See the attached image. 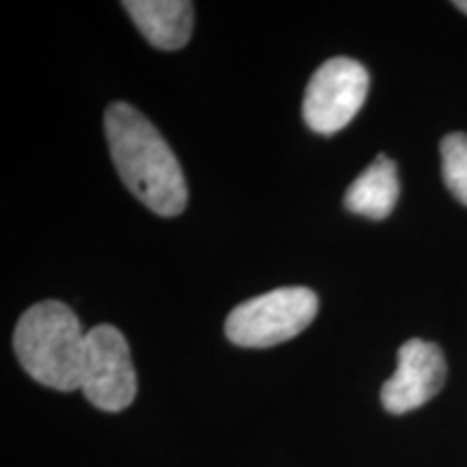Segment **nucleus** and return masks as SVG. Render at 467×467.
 <instances>
[{
	"mask_svg": "<svg viewBox=\"0 0 467 467\" xmlns=\"http://www.w3.org/2000/svg\"><path fill=\"white\" fill-rule=\"evenodd\" d=\"M109 151L126 189L161 217L184 213L189 192L182 167L156 126L126 102H115L104 115Z\"/></svg>",
	"mask_w": 467,
	"mask_h": 467,
	"instance_id": "nucleus-1",
	"label": "nucleus"
},
{
	"mask_svg": "<svg viewBox=\"0 0 467 467\" xmlns=\"http://www.w3.org/2000/svg\"><path fill=\"white\" fill-rule=\"evenodd\" d=\"M87 334L61 301H42L17 320L14 350L26 375L58 392L80 389Z\"/></svg>",
	"mask_w": 467,
	"mask_h": 467,
	"instance_id": "nucleus-2",
	"label": "nucleus"
},
{
	"mask_svg": "<svg viewBox=\"0 0 467 467\" xmlns=\"http://www.w3.org/2000/svg\"><path fill=\"white\" fill-rule=\"evenodd\" d=\"M317 314L314 290L303 285L277 288L234 307L225 320V336L236 347L268 348L299 336Z\"/></svg>",
	"mask_w": 467,
	"mask_h": 467,
	"instance_id": "nucleus-3",
	"label": "nucleus"
},
{
	"mask_svg": "<svg viewBox=\"0 0 467 467\" xmlns=\"http://www.w3.org/2000/svg\"><path fill=\"white\" fill-rule=\"evenodd\" d=\"M80 392L96 409L117 413L137 396V372L124 334L113 325L87 331Z\"/></svg>",
	"mask_w": 467,
	"mask_h": 467,
	"instance_id": "nucleus-4",
	"label": "nucleus"
},
{
	"mask_svg": "<svg viewBox=\"0 0 467 467\" xmlns=\"http://www.w3.org/2000/svg\"><path fill=\"white\" fill-rule=\"evenodd\" d=\"M370 76L359 61L334 57L309 78L303 98V119L318 134H336L347 128L364 107Z\"/></svg>",
	"mask_w": 467,
	"mask_h": 467,
	"instance_id": "nucleus-5",
	"label": "nucleus"
},
{
	"mask_svg": "<svg viewBox=\"0 0 467 467\" xmlns=\"http://www.w3.org/2000/svg\"><path fill=\"white\" fill-rule=\"evenodd\" d=\"M446 383V359L441 348L433 342H405L399 350L396 372L381 388V402L394 416L413 411L440 394Z\"/></svg>",
	"mask_w": 467,
	"mask_h": 467,
	"instance_id": "nucleus-6",
	"label": "nucleus"
},
{
	"mask_svg": "<svg viewBox=\"0 0 467 467\" xmlns=\"http://www.w3.org/2000/svg\"><path fill=\"white\" fill-rule=\"evenodd\" d=\"M134 25L151 46L161 50H180L192 33V3L189 0H126Z\"/></svg>",
	"mask_w": 467,
	"mask_h": 467,
	"instance_id": "nucleus-7",
	"label": "nucleus"
},
{
	"mask_svg": "<svg viewBox=\"0 0 467 467\" xmlns=\"http://www.w3.org/2000/svg\"><path fill=\"white\" fill-rule=\"evenodd\" d=\"M399 195L400 184L396 162L385 154H379L375 162L368 165L366 171L348 186L347 195H344V206L348 213L379 221L392 214Z\"/></svg>",
	"mask_w": 467,
	"mask_h": 467,
	"instance_id": "nucleus-8",
	"label": "nucleus"
},
{
	"mask_svg": "<svg viewBox=\"0 0 467 467\" xmlns=\"http://www.w3.org/2000/svg\"><path fill=\"white\" fill-rule=\"evenodd\" d=\"M441 175L454 200L467 206V134L452 132L441 141Z\"/></svg>",
	"mask_w": 467,
	"mask_h": 467,
	"instance_id": "nucleus-9",
	"label": "nucleus"
},
{
	"mask_svg": "<svg viewBox=\"0 0 467 467\" xmlns=\"http://www.w3.org/2000/svg\"><path fill=\"white\" fill-rule=\"evenodd\" d=\"M454 7H457L459 11H463V14H467V0H457V3H454Z\"/></svg>",
	"mask_w": 467,
	"mask_h": 467,
	"instance_id": "nucleus-10",
	"label": "nucleus"
}]
</instances>
